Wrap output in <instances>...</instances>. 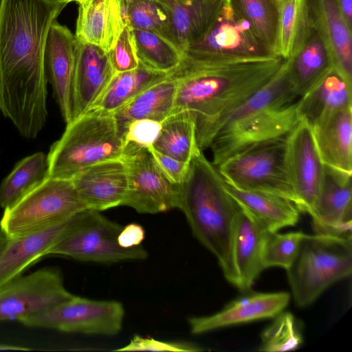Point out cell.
<instances>
[{"instance_id": "cell-1", "label": "cell", "mask_w": 352, "mask_h": 352, "mask_svg": "<svg viewBox=\"0 0 352 352\" xmlns=\"http://www.w3.org/2000/svg\"><path fill=\"white\" fill-rule=\"evenodd\" d=\"M66 0H0V111L36 138L47 118L45 49Z\"/></svg>"}, {"instance_id": "cell-2", "label": "cell", "mask_w": 352, "mask_h": 352, "mask_svg": "<svg viewBox=\"0 0 352 352\" xmlns=\"http://www.w3.org/2000/svg\"><path fill=\"white\" fill-rule=\"evenodd\" d=\"M285 60L277 56L181 61L171 73L178 80L171 113L186 110L192 116L197 144L204 151L219 121L273 79Z\"/></svg>"}, {"instance_id": "cell-3", "label": "cell", "mask_w": 352, "mask_h": 352, "mask_svg": "<svg viewBox=\"0 0 352 352\" xmlns=\"http://www.w3.org/2000/svg\"><path fill=\"white\" fill-rule=\"evenodd\" d=\"M289 65L287 58L273 79L219 121L209 146L215 166L254 144L287 136L299 122Z\"/></svg>"}, {"instance_id": "cell-4", "label": "cell", "mask_w": 352, "mask_h": 352, "mask_svg": "<svg viewBox=\"0 0 352 352\" xmlns=\"http://www.w3.org/2000/svg\"><path fill=\"white\" fill-rule=\"evenodd\" d=\"M180 187L179 209L194 236L215 256L226 280L236 286L232 240L240 206L226 190L217 168L198 146Z\"/></svg>"}, {"instance_id": "cell-5", "label": "cell", "mask_w": 352, "mask_h": 352, "mask_svg": "<svg viewBox=\"0 0 352 352\" xmlns=\"http://www.w3.org/2000/svg\"><path fill=\"white\" fill-rule=\"evenodd\" d=\"M123 138L113 112L94 107L67 124L47 156V177L72 179L85 168L122 157Z\"/></svg>"}, {"instance_id": "cell-6", "label": "cell", "mask_w": 352, "mask_h": 352, "mask_svg": "<svg viewBox=\"0 0 352 352\" xmlns=\"http://www.w3.org/2000/svg\"><path fill=\"white\" fill-rule=\"evenodd\" d=\"M296 305L305 307L336 282L352 272V239L304 234L286 270Z\"/></svg>"}, {"instance_id": "cell-7", "label": "cell", "mask_w": 352, "mask_h": 352, "mask_svg": "<svg viewBox=\"0 0 352 352\" xmlns=\"http://www.w3.org/2000/svg\"><path fill=\"white\" fill-rule=\"evenodd\" d=\"M87 210L72 179L47 177L4 209L0 230L9 238L41 231Z\"/></svg>"}, {"instance_id": "cell-8", "label": "cell", "mask_w": 352, "mask_h": 352, "mask_svg": "<svg viewBox=\"0 0 352 352\" xmlns=\"http://www.w3.org/2000/svg\"><path fill=\"white\" fill-rule=\"evenodd\" d=\"M216 167L234 187L278 195L294 203L287 169V136L254 144Z\"/></svg>"}, {"instance_id": "cell-9", "label": "cell", "mask_w": 352, "mask_h": 352, "mask_svg": "<svg viewBox=\"0 0 352 352\" xmlns=\"http://www.w3.org/2000/svg\"><path fill=\"white\" fill-rule=\"evenodd\" d=\"M274 57L277 56L256 36L248 20L228 0L204 35L184 51L182 61Z\"/></svg>"}, {"instance_id": "cell-10", "label": "cell", "mask_w": 352, "mask_h": 352, "mask_svg": "<svg viewBox=\"0 0 352 352\" xmlns=\"http://www.w3.org/2000/svg\"><path fill=\"white\" fill-rule=\"evenodd\" d=\"M122 228L100 212L85 210L77 225L49 250L48 254L101 263L145 259L148 253L142 245L129 248L119 245L118 236Z\"/></svg>"}, {"instance_id": "cell-11", "label": "cell", "mask_w": 352, "mask_h": 352, "mask_svg": "<svg viewBox=\"0 0 352 352\" xmlns=\"http://www.w3.org/2000/svg\"><path fill=\"white\" fill-rule=\"evenodd\" d=\"M124 309L116 300H98L74 296L50 309L19 321L29 327L63 332L114 336L122 327Z\"/></svg>"}, {"instance_id": "cell-12", "label": "cell", "mask_w": 352, "mask_h": 352, "mask_svg": "<svg viewBox=\"0 0 352 352\" xmlns=\"http://www.w3.org/2000/svg\"><path fill=\"white\" fill-rule=\"evenodd\" d=\"M128 175V188L122 206L139 213L157 214L180 208V184L170 181L148 148L122 156Z\"/></svg>"}, {"instance_id": "cell-13", "label": "cell", "mask_w": 352, "mask_h": 352, "mask_svg": "<svg viewBox=\"0 0 352 352\" xmlns=\"http://www.w3.org/2000/svg\"><path fill=\"white\" fill-rule=\"evenodd\" d=\"M73 296L60 271L44 267L19 276L0 287V321L21 319L59 305Z\"/></svg>"}, {"instance_id": "cell-14", "label": "cell", "mask_w": 352, "mask_h": 352, "mask_svg": "<svg viewBox=\"0 0 352 352\" xmlns=\"http://www.w3.org/2000/svg\"><path fill=\"white\" fill-rule=\"evenodd\" d=\"M287 161L294 203L310 214L320 194L324 165L309 124L301 120L287 135Z\"/></svg>"}, {"instance_id": "cell-15", "label": "cell", "mask_w": 352, "mask_h": 352, "mask_svg": "<svg viewBox=\"0 0 352 352\" xmlns=\"http://www.w3.org/2000/svg\"><path fill=\"white\" fill-rule=\"evenodd\" d=\"M351 181L352 173L324 165L321 190L309 214L314 234L352 239Z\"/></svg>"}, {"instance_id": "cell-16", "label": "cell", "mask_w": 352, "mask_h": 352, "mask_svg": "<svg viewBox=\"0 0 352 352\" xmlns=\"http://www.w3.org/2000/svg\"><path fill=\"white\" fill-rule=\"evenodd\" d=\"M77 38L70 30L54 21L45 49V67L53 96L66 124L72 119V82Z\"/></svg>"}, {"instance_id": "cell-17", "label": "cell", "mask_w": 352, "mask_h": 352, "mask_svg": "<svg viewBox=\"0 0 352 352\" xmlns=\"http://www.w3.org/2000/svg\"><path fill=\"white\" fill-rule=\"evenodd\" d=\"M116 73L109 52L77 39L72 82V120L95 104Z\"/></svg>"}, {"instance_id": "cell-18", "label": "cell", "mask_w": 352, "mask_h": 352, "mask_svg": "<svg viewBox=\"0 0 352 352\" xmlns=\"http://www.w3.org/2000/svg\"><path fill=\"white\" fill-rule=\"evenodd\" d=\"M221 310L210 316L188 319L191 333L202 334L230 326L274 318L289 304L290 294L285 292L258 293L247 292Z\"/></svg>"}, {"instance_id": "cell-19", "label": "cell", "mask_w": 352, "mask_h": 352, "mask_svg": "<svg viewBox=\"0 0 352 352\" xmlns=\"http://www.w3.org/2000/svg\"><path fill=\"white\" fill-rule=\"evenodd\" d=\"M87 210L101 212L122 206L128 188V175L122 157L95 164L72 179Z\"/></svg>"}, {"instance_id": "cell-20", "label": "cell", "mask_w": 352, "mask_h": 352, "mask_svg": "<svg viewBox=\"0 0 352 352\" xmlns=\"http://www.w3.org/2000/svg\"><path fill=\"white\" fill-rule=\"evenodd\" d=\"M83 211L41 231L10 238L0 252V287L47 255L49 250L77 225Z\"/></svg>"}, {"instance_id": "cell-21", "label": "cell", "mask_w": 352, "mask_h": 352, "mask_svg": "<svg viewBox=\"0 0 352 352\" xmlns=\"http://www.w3.org/2000/svg\"><path fill=\"white\" fill-rule=\"evenodd\" d=\"M310 21L332 58L333 67L352 84V41L350 28L336 0H305Z\"/></svg>"}, {"instance_id": "cell-22", "label": "cell", "mask_w": 352, "mask_h": 352, "mask_svg": "<svg viewBox=\"0 0 352 352\" xmlns=\"http://www.w3.org/2000/svg\"><path fill=\"white\" fill-rule=\"evenodd\" d=\"M289 76L298 98L333 68L330 53L310 19L294 43Z\"/></svg>"}, {"instance_id": "cell-23", "label": "cell", "mask_w": 352, "mask_h": 352, "mask_svg": "<svg viewBox=\"0 0 352 352\" xmlns=\"http://www.w3.org/2000/svg\"><path fill=\"white\" fill-rule=\"evenodd\" d=\"M75 36L109 52L126 25L122 0H78Z\"/></svg>"}, {"instance_id": "cell-24", "label": "cell", "mask_w": 352, "mask_h": 352, "mask_svg": "<svg viewBox=\"0 0 352 352\" xmlns=\"http://www.w3.org/2000/svg\"><path fill=\"white\" fill-rule=\"evenodd\" d=\"M270 232L240 208L233 234L232 258L236 275V287L243 293L264 270L262 254Z\"/></svg>"}, {"instance_id": "cell-25", "label": "cell", "mask_w": 352, "mask_h": 352, "mask_svg": "<svg viewBox=\"0 0 352 352\" xmlns=\"http://www.w3.org/2000/svg\"><path fill=\"white\" fill-rule=\"evenodd\" d=\"M311 128L323 164L352 173V107L324 116Z\"/></svg>"}, {"instance_id": "cell-26", "label": "cell", "mask_w": 352, "mask_h": 352, "mask_svg": "<svg viewBox=\"0 0 352 352\" xmlns=\"http://www.w3.org/2000/svg\"><path fill=\"white\" fill-rule=\"evenodd\" d=\"M168 14L178 48L184 51L207 32L228 0H154Z\"/></svg>"}, {"instance_id": "cell-27", "label": "cell", "mask_w": 352, "mask_h": 352, "mask_svg": "<svg viewBox=\"0 0 352 352\" xmlns=\"http://www.w3.org/2000/svg\"><path fill=\"white\" fill-rule=\"evenodd\" d=\"M352 107V84L334 67L297 100L300 120L311 127L324 116Z\"/></svg>"}, {"instance_id": "cell-28", "label": "cell", "mask_w": 352, "mask_h": 352, "mask_svg": "<svg viewBox=\"0 0 352 352\" xmlns=\"http://www.w3.org/2000/svg\"><path fill=\"white\" fill-rule=\"evenodd\" d=\"M225 187L240 208L270 232H278L281 228L293 226L299 220L300 210L286 197L237 188L226 182Z\"/></svg>"}, {"instance_id": "cell-29", "label": "cell", "mask_w": 352, "mask_h": 352, "mask_svg": "<svg viewBox=\"0 0 352 352\" xmlns=\"http://www.w3.org/2000/svg\"><path fill=\"white\" fill-rule=\"evenodd\" d=\"M177 85V78L170 74L113 112L122 136L134 120L148 119L162 122L172 112Z\"/></svg>"}, {"instance_id": "cell-30", "label": "cell", "mask_w": 352, "mask_h": 352, "mask_svg": "<svg viewBox=\"0 0 352 352\" xmlns=\"http://www.w3.org/2000/svg\"><path fill=\"white\" fill-rule=\"evenodd\" d=\"M171 74L153 70L139 62L137 68L118 72L92 107L114 112L139 94Z\"/></svg>"}, {"instance_id": "cell-31", "label": "cell", "mask_w": 352, "mask_h": 352, "mask_svg": "<svg viewBox=\"0 0 352 352\" xmlns=\"http://www.w3.org/2000/svg\"><path fill=\"white\" fill-rule=\"evenodd\" d=\"M152 146L159 152L188 163L198 146L192 116L186 110L173 112L162 122Z\"/></svg>"}, {"instance_id": "cell-32", "label": "cell", "mask_w": 352, "mask_h": 352, "mask_svg": "<svg viewBox=\"0 0 352 352\" xmlns=\"http://www.w3.org/2000/svg\"><path fill=\"white\" fill-rule=\"evenodd\" d=\"M47 177V156L37 152L18 162L0 184V206L8 208Z\"/></svg>"}, {"instance_id": "cell-33", "label": "cell", "mask_w": 352, "mask_h": 352, "mask_svg": "<svg viewBox=\"0 0 352 352\" xmlns=\"http://www.w3.org/2000/svg\"><path fill=\"white\" fill-rule=\"evenodd\" d=\"M132 32L140 63L165 73H170L179 66L183 53L171 42L152 31L132 29Z\"/></svg>"}, {"instance_id": "cell-34", "label": "cell", "mask_w": 352, "mask_h": 352, "mask_svg": "<svg viewBox=\"0 0 352 352\" xmlns=\"http://www.w3.org/2000/svg\"><path fill=\"white\" fill-rule=\"evenodd\" d=\"M230 1L250 23L256 36L277 56V0Z\"/></svg>"}, {"instance_id": "cell-35", "label": "cell", "mask_w": 352, "mask_h": 352, "mask_svg": "<svg viewBox=\"0 0 352 352\" xmlns=\"http://www.w3.org/2000/svg\"><path fill=\"white\" fill-rule=\"evenodd\" d=\"M122 6L126 25L132 29L154 32L177 46L169 17L155 1L122 0Z\"/></svg>"}, {"instance_id": "cell-36", "label": "cell", "mask_w": 352, "mask_h": 352, "mask_svg": "<svg viewBox=\"0 0 352 352\" xmlns=\"http://www.w3.org/2000/svg\"><path fill=\"white\" fill-rule=\"evenodd\" d=\"M276 55L289 58L293 45L308 19L305 0H277Z\"/></svg>"}, {"instance_id": "cell-37", "label": "cell", "mask_w": 352, "mask_h": 352, "mask_svg": "<svg viewBox=\"0 0 352 352\" xmlns=\"http://www.w3.org/2000/svg\"><path fill=\"white\" fill-rule=\"evenodd\" d=\"M260 351L280 352L294 351L302 342V336L294 316L281 311L261 335Z\"/></svg>"}, {"instance_id": "cell-38", "label": "cell", "mask_w": 352, "mask_h": 352, "mask_svg": "<svg viewBox=\"0 0 352 352\" xmlns=\"http://www.w3.org/2000/svg\"><path fill=\"white\" fill-rule=\"evenodd\" d=\"M303 234L302 232L285 234L268 232L262 254L264 270L271 267H279L287 270L295 257Z\"/></svg>"}, {"instance_id": "cell-39", "label": "cell", "mask_w": 352, "mask_h": 352, "mask_svg": "<svg viewBox=\"0 0 352 352\" xmlns=\"http://www.w3.org/2000/svg\"><path fill=\"white\" fill-rule=\"evenodd\" d=\"M160 126L161 122L148 119L131 122L122 135V155L152 146L159 134Z\"/></svg>"}, {"instance_id": "cell-40", "label": "cell", "mask_w": 352, "mask_h": 352, "mask_svg": "<svg viewBox=\"0 0 352 352\" xmlns=\"http://www.w3.org/2000/svg\"><path fill=\"white\" fill-rule=\"evenodd\" d=\"M111 64L116 71L123 72L137 68V56L132 29L126 25L113 47L109 51Z\"/></svg>"}, {"instance_id": "cell-41", "label": "cell", "mask_w": 352, "mask_h": 352, "mask_svg": "<svg viewBox=\"0 0 352 352\" xmlns=\"http://www.w3.org/2000/svg\"><path fill=\"white\" fill-rule=\"evenodd\" d=\"M192 343L180 342H165L155 340L152 338H142L135 335L126 346L116 349V351H182L195 352L202 351Z\"/></svg>"}, {"instance_id": "cell-42", "label": "cell", "mask_w": 352, "mask_h": 352, "mask_svg": "<svg viewBox=\"0 0 352 352\" xmlns=\"http://www.w3.org/2000/svg\"><path fill=\"white\" fill-rule=\"evenodd\" d=\"M148 148L157 164L168 179L173 183L180 184L185 176L188 163L164 155L152 146H148Z\"/></svg>"}, {"instance_id": "cell-43", "label": "cell", "mask_w": 352, "mask_h": 352, "mask_svg": "<svg viewBox=\"0 0 352 352\" xmlns=\"http://www.w3.org/2000/svg\"><path fill=\"white\" fill-rule=\"evenodd\" d=\"M145 230L136 223H131L123 226L118 236V243L124 248H129L141 245L144 239Z\"/></svg>"}, {"instance_id": "cell-44", "label": "cell", "mask_w": 352, "mask_h": 352, "mask_svg": "<svg viewBox=\"0 0 352 352\" xmlns=\"http://www.w3.org/2000/svg\"><path fill=\"white\" fill-rule=\"evenodd\" d=\"M340 13L348 26L352 28V0H336Z\"/></svg>"}, {"instance_id": "cell-45", "label": "cell", "mask_w": 352, "mask_h": 352, "mask_svg": "<svg viewBox=\"0 0 352 352\" xmlns=\"http://www.w3.org/2000/svg\"><path fill=\"white\" fill-rule=\"evenodd\" d=\"M1 350H19V351H29V348L21 347L19 346L10 345L7 344H0V351Z\"/></svg>"}, {"instance_id": "cell-46", "label": "cell", "mask_w": 352, "mask_h": 352, "mask_svg": "<svg viewBox=\"0 0 352 352\" xmlns=\"http://www.w3.org/2000/svg\"><path fill=\"white\" fill-rule=\"evenodd\" d=\"M9 239L10 238L4 232L0 230V252L5 247Z\"/></svg>"}, {"instance_id": "cell-47", "label": "cell", "mask_w": 352, "mask_h": 352, "mask_svg": "<svg viewBox=\"0 0 352 352\" xmlns=\"http://www.w3.org/2000/svg\"><path fill=\"white\" fill-rule=\"evenodd\" d=\"M66 1H68L69 3L72 1H74V0H66Z\"/></svg>"}, {"instance_id": "cell-48", "label": "cell", "mask_w": 352, "mask_h": 352, "mask_svg": "<svg viewBox=\"0 0 352 352\" xmlns=\"http://www.w3.org/2000/svg\"><path fill=\"white\" fill-rule=\"evenodd\" d=\"M78 1V0H74V1Z\"/></svg>"}]
</instances>
